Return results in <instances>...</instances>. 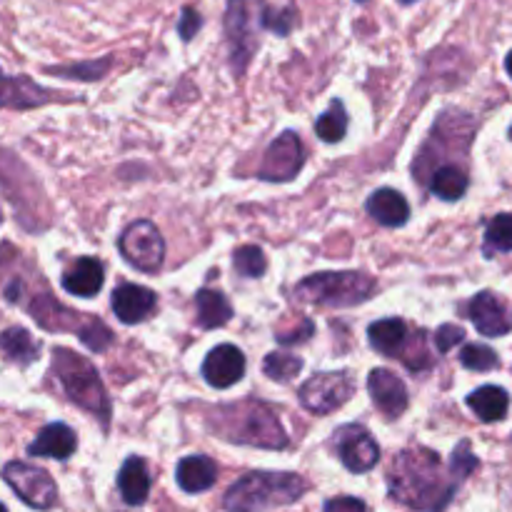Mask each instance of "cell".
Wrapping results in <instances>:
<instances>
[{"label":"cell","instance_id":"obj_44","mask_svg":"<svg viewBox=\"0 0 512 512\" xmlns=\"http://www.w3.org/2000/svg\"><path fill=\"white\" fill-rule=\"evenodd\" d=\"M360 3H365V0H360Z\"/></svg>","mask_w":512,"mask_h":512},{"label":"cell","instance_id":"obj_29","mask_svg":"<svg viewBox=\"0 0 512 512\" xmlns=\"http://www.w3.org/2000/svg\"><path fill=\"white\" fill-rule=\"evenodd\" d=\"M460 363L468 370H475V373H488V370L498 368L500 358L493 348H488V345L470 343L465 345L463 353H460Z\"/></svg>","mask_w":512,"mask_h":512},{"label":"cell","instance_id":"obj_15","mask_svg":"<svg viewBox=\"0 0 512 512\" xmlns=\"http://www.w3.org/2000/svg\"><path fill=\"white\" fill-rule=\"evenodd\" d=\"M155 308V293L143 288V285H120L113 293V313L115 318L123 320L125 325L140 323L148 318Z\"/></svg>","mask_w":512,"mask_h":512},{"label":"cell","instance_id":"obj_39","mask_svg":"<svg viewBox=\"0 0 512 512\" xmlns=\"http://www.w3.org/2000/svg\"><path fill=\"white\" fill-rule=\"evenodd\" d=\"M403 5H410V3H418V0H400Z\"/></svg>","mask_w":512,"mask_h":512},{"label":"cell","instance_id":"obj_19","mask_svg":"<svg viewBox=\"0 0 512 512\" xmlns=\"http://www.w3.org/2000/svg\"><path fill=\"white\" fill-rule=\"evenodd\" d=\"M175 478H178V485L185 493H205L208 488H213L215 478H218V468L205 455H188L178 463Z\"/></svg>","mask_w":512,"mask_h":512},{"label":"cell","instance_id":"obj_20","mask_svg":"<svg viewBox=\"0 0 512 512\" xmlns=\"http://www.w3.org/2000/svg\"><path fill=\"white\" fill-rule=\"evenodd\" d=\"M120 495L128 505H143L150 493V473L143 458H128L118 475Z\"/></svg>","mask_w":512,"mask_h":512},{"label":"cell","instance_id":"obj_27","mask_svg":"<svg viewBox=\"0 0 512 512\" xmlns=\"http://www.w3.org/2000/svg\"><path fill=\"white\" fill-rule=\"evenodd\" d=\"M485 245L488 255L512 253V213H500L490 220L485 230Z\"/></svg>","mask_w":512,"mask_h":512},{"label":"cell","instance_id":"obj_10","mask_svg":"<svg viewBox=\"0 0 512 512\" xmlns=\"http://www.w3.org/2000/svg\"><path fill=\"white\" fill-rule=\"evenodd\" d=\"M333 443L340 460H343V465L348 470H353V473H368L370 468L378 465L380 448L378 443H375L373 435H370L363 425H343V428L335 430Z\"/></svg>","mask_w":512,"mask_h":512},{"label":"cell","instance_id":"obj_38","mask_svg":"<svg viewBox=\"0 0 512 512\" xmlns=\"http://www.w3.org/2000/svg\"><path fill=\"white\" fill-rule=\"evenodd\" d=\"M505 70H508V75L512 78V50L508 53V58H505Z\"/></svg>","mask_w":512,"mask_h":512},{"label":"cell","instance_id":"obj_42","mask_svg":"<svg viewBox=\"0 0 512 512\" xmlns=\"http://www.w3.org/2000/svg\"><path fill=\"white\" fill-rule=\"evenodd\" d=\"M0 223H3V213H0Z\"/></svg>","mask_w":512,"mask_h":512},{"label":"cell","instance_id":"obj_34","mask_svg":"<svg viewBox=\"0 0 512 512\" xmlns=\"http://www.w3.org/2000/svg\"><path fill=\"white\" fill-rule=\"evenodd\" d=\"M475 468H478V458L470 453L468 443H460L458 450L453 453V460H450V473H453V478L463 480L468 478Z\"/></svg>","mask_w":512,"mask_h":512},{"label":"cell","instance_id":"obj_3","mask_svg":"<svg viewBox=\"0 0 512 512\" xmlns=\"http://www.w3.org/2000/svg\"><path fill=\"white\" fill-rule=\"evenodd\" d=\"M308 490L295 473H250L225 493L228 512H265L278 505H290Z\"/></svg>","mask_w":512,"mask_h":512},{"label":"cell","instance_id":"obj_16","mask_svg":"<svg viewBox=\"0 0 512 512\" xmlns=\"http://www.w3.org/2000/svg\"><path fill=\"white\" fill-rule=\"evenodd\" d=\"M78 448L75 433L63 423L45 425L38 433V438L28 445V453L33 458H53V460H68Z\"/></svg>","mask_w":512,"mask_h":512},{"label":"cell","instance_id":"obj_26","mask_svg":"<svg viewBox=\"0 0 512 512\" xmlns=\"http://www.w3.org/2000/svg\"><path fill=\"white\" fill-rule=\"evenodd\" d=\"M315 130H318V135L325 143H338V140H343L345 133H348V113H345L343 103L335 100V103L320 115Z\"/></svg>","mask_w":512,"mask_h":512},{"label":"cell","instance_id":"obj_8","mask_svg":"<svg viewBox=\"0 0 512 512\" xmlns=\"http://www.w3.org/2000/svg\"><path fill=\"white\" fill-rule=\"evenodd\" d=\"M3 478L10 488L15 490L23 503H28L35 510H48L55 505L58 488L53 478L43 468H35L28 463H8L3 470Z\"/></svg>","mask_w":512,"mask_h":512},{"label":"cell","instance_id":"obj_5","mask_svg":"<svg viewBox=\"0 0 512 512\" xmlns=\"http://www.w3.org/2000/svg\"><path fill=\"white\" fill-rule=\"evenodd\" d=\"M373 290L375 280L365 273H318L305 278L295 288V295L305 303L350 308V305L365 303Z\"/></svg>","mask_w":512,"mask_h":512},{"label":"cell","instance_id":"obj_35","mask_svg":"<svg viewBox=\"0 0 512 512\" xmlns=\"http://www.w3.org/2000/svg\"><path fill=\"white\" fill-rule=\"evenodd\" d=\"M463 338L465 330L460 328V325H443V328H438V333H435V345H438L440 353H448L455 345L463 343Z\"/></svg>","mask_w":512,"mask_h":512},{"label":"cell","instance_id":"obj_41","mask_svg":"<svg viewBox=\"0 0 512 512\" xmlns=\"http://www.w3.org/2000/svg\"><path fill=\"white\" fill-rule=\"evenodd\" d=\"M0 83H3V73H0Z\"/></svg>","mask_w":512,"mask_h":512},{"label":"cell","instance_id":"obj_31","mask_svg":"<svg viewBox=\"0 0 512 512\" xmlns=\"http://www.w3.org/2000/svg\"><path fill=\"white\" fill-rule=\"evenodd\" d=\"M80 340H83L85 348L95 350V353H103L113 343V335H110V330L100 320H85V325L80 328Z\"/></svg>","mask_w":512,"mask_h":512},{"label":"cell","instance_id":"obj_12","mask_svg":"<svg viewBox=\"0 0 512 512\" xmlns=\"http://www.w3.org/2000/svg\"><path fill=\"white\" fill-rule=\"evenodd\" d=\"M470 320L475 323L480 335L485 338H500V335L510 333L512 323L508 318V308H505L503 300L495 293L485 290V293L475 295L473 303L468 305Z\"/></svg>","mask_w":512,"mask_h":512},{"label":"cell","instance_id":"obj_17","mask_svg":"<svg viewBox=\"0 0 512 512\" xmlns=\"http://www.w3.org/2000/svg\"><path fill=\"white\" fill-rule=\"evenodd\" d=\"M103 263L95 258H80L65 270L63 288L78 298H93L103 288Z\"/></svg>","mask_w":512,"mask_h":512},{"label":"cell","instance_id":"obj_28","mask_svg":"<svg viewBox=\"0 0 512 512\" xmlns=\"http://www.w3.org/2000/svg\"><path fill=\"white\" fill-rule=\"evenodd\" d=\"M263 370L268 378L278 380V383H288V380H293L303 370V360L290 353H270L265 358Z\"/></svg>","mask_w":512,"mask_h":512},{"label":"cell","instance_id":"obj_25","mask_svg":"<svg viewBox=\"0 0 512 512\" xmlns=\"http://www.w3.org/2000/svg\"><path fill=\"white\" fill-rule=\"evenodd\" d=\"M430 190L443 200H460L468 190V175L455 165H443L430 178Z\"/></svg>","mask_w":512,"mask_h":512},{"label":"cell","instance_id":"obj_30","mask_svg":"<svg viewBox=\"0 0 512 512\" xmlns=\"http://www.w3.org/2000/svg\"><path fill=\"white\" fill-rule=\"evenodd\" d=\"M233 265L245 278H260L265 273V268H268L263 250L255 248V245H243V248L235 250Z\"/></svg>","mask_w":512,"mask_h":512},{"label":"cell","instance_id":"obj_21","mask_svg":"<svg viewBox=\"0 0 512 512\" xmlns=\"http://www.w3.org/2000/svg\"><path fill=\"white\" fill-rule=\"evenodd\" d=\"M468 408L478 415L483 423H498L508 415L510 398L503 388L498 385H485V388H478L475 393H470Z\"/></svg>","mask_w":512,"mask_h":512},{"label":"cell","instance_id":"obj_11","mask_svg":"<svg viewBox=\"0 0 512 512\" xmlns=\"http://www.w3.org/2000/svg\"><path fill=\"white\" fill-rule=\"evenodd\" d=\"M300 168H303V145L298 135L288 130L270 145L258 175L270 183H285V180H293Z\"/></svg>","mask_w":512,"mask_h":512},{"label":"cell","instance_id":"obj_43","mask_svg":"<svg viewBox=\"0 0 512 512\" xmlns=\"http://www.w3.org/2000/svg\"><path fill=\"white\" fill-rule=\"evenodd\" d=\"M510 138H512V125H510Z\"/></svg>","mask_w":512,"mask_h":512},{"label":"cell","instance_id":"obj_9","mask_svg":"<svg viewBox=\"0 0 512 512\" xmlns=\"http://www.w3.org/2000/svg\"><path fill=\"white\" fill-rule=\"evenodd\" d=\"M353 380L348 373H320L313 375L308 383L300 388V403L310 413H333L340 405H345L353 395Z\"/></svg>","mask_w":512,"mask_h":512},{"label":"cell","instance_id":"obj_4","mask_svg":"<svg viewBox=\"0 0 512 512\" xmlns=\"http://www.w3.org/2000/svg\"><path fill=\"white\" fill-rule=\"evenodd\" d=\"M53 365L60 383H63L65 393L70 395V400H75L80 408H85L88 413H93L95 418L103 420V425H108L110 403L93 365L85 358H80L78 353L65 348L55 350Z\"/></svg>","mask_w":512,"mask_h":512},{"label":"cell","instance_id":"obj_22","mask_svg":"<svg viewBox=\"0 0 512 512\" xmlns=\"http://www.w3.org/2000/svg\"><path fill=\"white\" fill-rule=\"evenodd\" d=\"M195 308H198V325L205 330L220 328L233 318V308L220 290H200L195 295Z\"/></svg>","mask_w":512,"mask_h":512},{"label":"cell","instance_id":"obj_7","mask_svg":"<svg viewBox=\"0 0 512 512\" xmlns=\"http://www.w3.org/2000/svg\"><path fill=\"white\" fill-rule=\"evenodd\" d=\"M120 253L143 273H155L163 265L165 258V243L160 230L148 220H138V223L128 225V230L120 238Z\"/></svg>","mask_w":512,"mask_h":512},{"label":"cell","instance_id":"obj_13","mask_svg":"<svg viewBox=\"0 0 512 512\" xmlns=\"http://www.w3.org/2000/svg\"><path fill=\"white\" fill-rule=\"evenodd\" d=\"M245 373V355L235 345H218L203 363V375L213 388H230Z\"/></svg>","mask_w":512,"mask_h":512},{"label":"cell","instance_id":"obj_1","mask_svg":"<svg viewBox=\"0 0 512 512\" xmlns=\"http://www.w3.org/2000/svg\"><path fill=\"white\" fill-rule=\"evenodd\" d=\"M390 493L408 508L440 512L453 498L455 483L445 478L438 453L408 448L395 458L390 470Z\"/></svg>","mask_w":512,"mask_h":512},{"label":"cell","instance_id":"obj_33","mask_svg":"<svg viewBox=\"0 0 512 512\" xmlns=\"http://www.w3.org/2000/svg\"><path fill=\"white\" fill-rule=\"evenodd\" d=\"M405 345H408V350H405V365H408L410 370H425L433 365V358H430V350L425 348V338L423 333H418V338L415 340H405Z\"/></svg>","mask_w":512,"mask_h":512},{"label":"cell","instance_id":"obj_2","mask_svg":"<svg viewBox=\"0 0 512 512\" xmlns=\"http://www.w3.org/2000/svg\"><path fill=\"white\" fill-rule=\"evenodd\" d=\"M210 423L225 440H233V443L268 450L288 448V435H285L283 425L278 423L273 410L258 400L218 408Z\"/></svg>","mask_w":512,"mask_h":512},{"label":"cell","instance_id":"obj_14","mask_svg":"<svg viewBox=\"0 0 512 512\" xmlns=\"http://www.w3.org/2000/svg\"><path fill=\"white\" fill-rule=\"evenodd\" d=\"M368 390L373 403L383 410L388 418H398L408 408V390H405L403 380L390 370L380 368L373 370L368 378Z\"/></svg>","mask_w":512,"mask_h":512},{"label":"cell","instance_id":"obj_32","mask_svg":"<svg viewBox=\"0 0 512 512\" xmlns=\"http://www.w3.org/2000/svg\"><path fill=\"white\" fill-rule=\"evenodd\" d=\"M298 23V10L295 8H268L265 10V20H263V28L273 30L278 35H288L290 30L295 28Z\"/></svg>","mask_w":512,"mask_h":512},{"label":"cell","instance_id":"obj_24","mask_svg":"<svg viewBox=\"0 0 512 512\" xmlns=\"http://www.w3.org/2000/svg\"><path fill=\"white\" fill-rule=\"evenodd\" d=\"M0 350H3L5 358L10 363H18V365H28L38 358V343L30 338L28 330L23 328H8L0 333Z\"/></svg>","mask_w":512,"mask_h":512},{"label":"cell","instance_id":"obj_6","mask_svg":"<svg viewBox=\"0 0 512 512\" xmlns=\"http://www.w3.org/2000/svg\"><path fill=\"white\" fill-rule=\"evenodd\" d=\"M265 0H228L225 35L230 43V63L235 73H243L258 45V33L265 20Z\"/></svg>","mask_w":512,"mask_h":512},{"label":"cell","instance_id":"obj_36","mask_svg":"<svg viewBox=\"0 0 512 512\" xmlns=\"http://www.w3.org/2000/svg\"><path fill=\"white\" fill-rule=\"evenodd\" d=\"M200 25H203V18H200L198 10H195V8H183V15H180V23H178L180 38L190 40L195 33H198Z\"/></svg>","mask_w":512,"mask_h":512},{"label":"cell","instance_id":"obj_37","mask_svg":"<svg viewBox=\"0 0 512 512\" xmlns=\"http://www.w3.org/2000/svg\"><path fill=\"white\" fill-rule=\"evenodd\" d=\"M325 512H368V508L358 498H333L325 503Z\"/></svg>","mask_w":512,"mask_h":512},{"label":"cell","instance_id":"obj_40","mask_svg":"<svg viewBox=\"0 0 512 512\" xmlns=\"http://www.w3.org/2000/svg\"><path fill=\"white\" fill-rule=\"evenodd\" d=\"M0 512H8V510H5V508H3V503H0Z\"/></svg>","mask_w":512,"mask_h":512},{"label":"cell","instance_id":"obj_18","mask_svg":"<svg viewBox=\"0 0 512 512\" xmlns=\"http://www.w3.org/2000/svg\"><path fill=\"white\" fill-rule=\"evenodd\" d=\"M368 213L375 218V223L388 225V228H398L405 225L410 218V205L398 190L380 188L368 198Z\"/></svg>","mask_w":512,"mask_h":512},{"label":"cell","instance_id":"obj_23","mask_svg":"<svg viewBox=\"0 0 512 512\" xmlns=\"http://www.w3.org/2000/svg\"><path fill=\"white\" fill-rule=\"evenodd\" d=\"M370 345L383 355H395L405 348L408 340V325L400 318H385L370 325Z\"/></svg>","mask_w":512,"mask_h":512}]
</instances>
